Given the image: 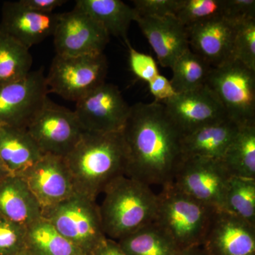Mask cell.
<instances>
[{"label":"cell","instance_id":"cell-1","mask_svg":"<svg viewBox=\"0 0 255 255\" xmlns=\"http://www.w3.org/2000/svg\"><path fill=\"white\" fill-rule=\"evenodd\" d=\"M122 132L127 149L126 176L150 187L173 182L183 159V134L163 104L130 106Z\"/></svg>","mask_w":255,"mask_h":255},{"label":"cell","instance_id":"cell-2","mask_svg":"<svg viewBox=\"0 0 255 255\" xmlns=\"http://www.w3.org/2000/svg\"><path fill=\"white\" fill-rule=\"evenodd\" d=\"M76 194L97 201L105 188L126 175L127 149L122 131H84L65 157Z\"/></svg>","mask_w":255,"mask_h":255},{"label":"cell","instance_id":"cell-3","mask_svg":"<svg viewBox=\"0 0 255 255\" xmlns=\"http://www.w3.org/2000/svg\"><path fill=\"white\" fill-rule=\"evenodd\" d=\"M102 194L105 196L99 211L104 233L109 239L118 241L155 221L157 196L143 183L121 176Z\"/></svg>","mask_w":255,"mask_h":255},{"label":"cell","instance_id":"cell-4","mask_svg":"<svg viewBox=\"0 0 255 255\" xmlns=\"http://www.w3.org/2000/svg\"><path fill=\"white\" fill-rule=\"evenodd\" d=\"M157 196V223L182 250L201 246L217 209L179 190L173 183L162 187Z\"/></svg>","mask_w":255,"mask_h":255},{"label":"cell","instance_id":"cell-5","mask_svg":"<svg viewBox=\"0 0 255 255\" xmlns=\"http://www.w3.org/2000/svg\"><path fill=\"white\" fill-rule=\"evenodd\" d=\"M42 217L86 255L107 239L96 201L75 194L44 211Z\"/></svg>","mask_w":255,"mask_h":255},{"label":"cell","instance_id":"cell-6","mask_svg":"<svg viewBox=\"0 0 255 255\" xmlns=\"http://www.w3.org/2000/svg\"><path fill=\"white\" fill-rule=\"evenodd\" d=\"M206 86L240 127L255 124V71L233 60L211 68Z\"/></svg>","mask_w":255,"mask_h":255},{"label":"cell","instance_id":"cell-7","mask_svg":"<svg viewBox=\"0 0 255 255\" xmlns=\"http://www.w3.org/2000/svg\"><path fill=\"white\" fill-rule=\"evenodd\" d=\"M107 71L108 63L104 53L82 56L56 55L46 76L48 93L76 103L105 83Z\"/></svg>","mask_w":255,"mask_h":255},{"label":"cell","instance_id":"cell-8","mask_svg":"<svg viewBox=\"0 0 255 255\" xmlns=\"http://www.w3.org/2000/svg\"><path fill=\"white\" fill-rule=\"evenodd\" d=\"M26 129L43 154L63 157L71 152L85 131L74 111L49 98Z\"/></svg>","mask_w":255,"mask_h":255},{"label":"cell","instance_id":"cell-9","mask_svg":"<svg viewBox=\"0 0 255 255\" xmlns=\"http://www.w3.org/2000/svg\"><path fill=\"white\" fill-rule=\"evenodd\" d=\"M231 177L222 160L191 157L182 159L172 183L179 190L202 204L223 210Z\"/></svg>","mask_w":255,"mask_h":255},{"label":"cell","instance_id":"cell-10","mask_svg":"<svg viewBox=\"0 0 255 255\" xmlns=\"http://www.w3.org/2000/svg\"><path fill=\"white\" fill-rule=\"evenodd\" d=\"M43 68L0 85V125L26 128L48 97Z\"/></svg>","mask_w":255,"mask_h":255},{"label":"cell","instance_id":"cell-11","mask_svg":"<svg viewBox=\"0 0 255 255\" xmlns=\"http://www.w3.org/2000/svg\"><path fill=\"white\" fill-rule=\"evenodd\" d=\"M53 37L56 55L62 56L102 54L110 41L105 30L75 6L70 11L60 13Z\"/></svg>","mask_w":255,"mask_h":255},{"label":"cell","instance_id":"cell-12","mask_svg":"<svg viewBox=\"0 0 255 255\" xmlns=\"http://www.w3.org/2000/svg\"><path fill=\"white\" fill-rule=\"evenodd\" d=\"M130 108L118 87L105 82L77 102L74 112L85 131L112 132L123 130Z\"/></svg>","mask_w":255,"mask_h":255},{"label":"cell","instance_id":"cell-13","mask_svg":"<svg viewBox=\"0 0 255 255\" xmlns=\"http://www.w3.org/2000/svg\"><path fill=\"white\" fill-rule=\"evenodd\" d=\"M21 177L44 211L76 194L65 157L43 154Z\"/></svg>","mask_w":255,"mask_h":255},{"label":"cell","instance_id":"cell-14","mask_svg":"<svg viewBox=\"0 0 255 255\" xmlns=\"http://www.w3.org/2000/svg\"><path fill=\"white\" fill-rule=\"evenodd\" d=\"M162 104L183 136L228 117L219 101L206 85L177 94Z\"/></svg>","mask_w":255,"mask_h":255},{"label":"cell","instance_id":"cell-15","mask_svg":"<svg viewBox=\"0 0 255 255\" xmlns=\"http://www.w3.org/2000/svg\"><path fill=\"white\" fill-rule=\"evenodd\" d=\"M201 246L209 255H255V226L217 210Z\"/></svg>","mask_w":255,"mask_h":255},{"label":"cell","instance_id":"cell-16","mask_svg":"<svg viewBox=\"0 0 255 255\" xmlns=\"http://www.w3.org/2000/svg\"><path fill=\"white\" fill-rule=\"evenodd\" d=\"M237 23L217 16L187 28L189 48L217 68L233 60V46Z\"/></svg>","mask_w":255,"mask_h":255},{"label":"cell","instance_id":"cell-17","mask_svg":"<svg viewBox=\"0 0 255 255\" xmlns=\"http://www.w3.org/2000/svg\"><path fill=\"white\" fill-rule=\"evenodd\" d=\"M60 13L42 14L23 7L18 1H6L1 7L0 30L30 50L54 34Z\"/></svg>","mask_w":255,"mask_h":255},{"label":"cell","instance_id":"cell-18","mask_svg":"<svg viewBox=\"0 0 255 255\" xmlns=\"http://www.w3.org/2000/svg\"><path fill=\"white\" fill-rule=\"evenodd\" d=\"M135 21L164 68H172L178 57L189 48L187 28L175 16H137Z\"/></svg>","mask_w":255,"mask_h":255},{"label":"cell","instance_id":"cell-19","mask_svg":"<svg viewBox=\"0 0 255 255\" xmlns=\"http://www.w3.org/2000/svg\"><path fill=\"white\" fill-rule=\"evenodd\" d=\"M239 128L236 122L226 117L184 135L183 159L199 157L222 160Z\"/></svg>","mask_w":255,"mask_h":255},{"label":"cell","instance_id":"cell-20","mask_svg":"<svg viewBox=\"0 0 255 255\" xmlns=\"http://www.w3.org/2000/svg\"><path fill=\"white\" fill-rule=\"evenodd\" d=\"M0 216L28 226L42 217V209L27 183L9 174L0 180Z\"/></svg>","mask_w":255,"mask_h":255},{"label":"cell","instance_id":"cell-21","mask_svg":"<svg viewBox=\"0 0 255 255\" xmlns=\"http://www.w3.org/2000/svg\"><path fill=\"white\" fill-rule=\"evenodd\" d=\"M43 155L26 129L0 126V161L10 174L22 175Z\"/></svg>","mask_w":255,"mask_h":255},{"label":"cell","instance_id":"cell-22","mask_svg":"<svg viewBox=\"0 0 255 255\" xmlns=\"http://www.w3.org/2000/svg\"><path fill=\"white\" fill-rule=\"evenodd\" d=\"M75 6L99 23L109 36L122 38L127 44L128 31L137 17L133 7L121 0H78Z\"/></svg>","mask_w":255,"mask_h":255},{"label":"cell","instance_id":"cell-23","mask_svg":"<svg viewBox=\"0 0 255 255\" xmlns=\"http://www.w3.org/2000/svg\"><path fill=\"white\" fill-rule=\"evenodd\" d=\"M116 242L128 255H182L184 253L155 221Z\"/></svg>","mask_w":255,"mask_h":255},{"label":"cell","instance_id":"cell-24","mask_svg":"<svg viewBox=\"0 0 255 255\" xmlns=\"http://www.w3.org/2000/svg\"><path fill=\"white\" fill-rule=\"evenodd\" d=\"M222 161L231 177L255 179V124L240 127Z\"/></svg>","mask_w":255,"mask_h":255},{"label":"cell","instance_id":"cell-25","mask_svg":"<svg viewBox=\"0 0 255 255\" xmlns=\"http://www.w3.org/2000/svg\"><path fill=\"white\" fill-rule=\"evenodd\" d=\"M26 248L34 255H86L43 217L26 227Z\"/></svg>","mask_w":255,"mask_h":255},{"label":"cell","instance_id":"cell-26","mask_svg":"<svg viewBox=\"0 0 255 255\" xmlns=\"http://www.w3.org/2000/svg\"><path fill=\"white\" fill-rule=\"evenodd\" d=\"M211 67L187 48L172 65V87L177 94L195 90L206 85Z\"/></svg>","mask_w":255,"mask_h":255},{"label":"cell","instance_id":"cell-27","mask_svg":"<svg viewBox=\"0 0 255 255\" xmlns=\"http://www.w3.org/2000/svg\"><path fill=\"white\" fill-rule=\"evenodd\" d=\"M32 63L30 50L0 30V85L24 78Z\"/></svg>","mask_w":255,"mask_h":255},{"label":"cell","instance_id":"cell-28","mask_svg":"<svg viewBox=\"0 0 255 255\" xmlns=\"http://www.w3.org/2000/svg\"><path fill=\"white\" fill-rule=\"evenodd\" d=\"M223 211L255 226V179L230 178Z\"/></svg>","mask_w":255,"mask_h":255},{"label":"cell","instance_id":"cell-29","mask_svg":"<svg viewBox=\"0 0 255 255\" xmlns=\"http://www.w3.org/2000/svg\"><path fill=\"white\" fill-rule=\"evenodd\" d=\"M224 0H182L175 17L184 27H190L223 16Z\"/></svg>","mask_w":255,"mask_h":255},{"label":"cell","instance_id":"cell-30","mask_svg":"<svg viewBox=\"0 0 255 255\" xmlns=\"http://www.w3.org/2000/svg\"><path fill=\"white\" fill-rule=\"evenodd\" d=\"M233 59L255 71V18L237 23Z\"/></svg>","mask_w":255,"mask_h":255},{"label":"cell","instance_id":"cell-31","mask_svg":"<svg viewBox=\"0 0 255 255\" xmlns=\"http://www.w3.org/2000/svg\"><path fill=\"white\" fill-rule=\"evenodd\" d=\"M26 227L0 216V255H16L26 248Z\"/></svg>","mask_w":255,"mask_h":255},{"label":"cell","instance_id":"cell-32","mask_svg":"<svg viewBox=\"0 0 255 255\" xmlns=\"http://www.w3.org/2000/svg\"><path fill=\"white\" fill-rule=\"evenodd\" d=\"M127 46L128 48L129 66L132 73L147 83L152 81L159 74L155 60L150 55L134 49L129 41Z\"/></svg>","mask_w":255,"mask_h":255},{"label":"cell","instance_id":"cell-33","mask_svg":"<svg viewBox=\"0 0 255 255\" xmlns=\"http://www.w3.org/2000/svg\"><path fill=\"white\" fill-rule=\"evenodd\" d=\"M182 0H134V9L138 16H175Z\"/></svg>","mask_w":255,"mask_h":255},{"label":"cell","instance_id":"cell-34","mask_svg":"<svg viewBox=\"0 0 255 255\" xmlns=\"http://www.w3.org/2000/svg\"><path fill=\"white\" fill-rule=\"evenodd\" d=\"M223 16L238 23L255 18V0H224Z\"/></svg>","mask_w":255,"mask_h":255},{"label":"cell","instance_id":"cell-35","mask_svg":"<svg viewBox=\"0 0 255 255\" xmlns=\"http://www.w3.org/2000/svg\"><path fill=\"white\" fill-rule=\"evenodd\" d=\"M147 84L151 95L155 98V102L164 103L177 95L170 80L160 74Z\"/></svg>","mask_w":255,"mask_h":255},{"label":"cell","instance_id":"cell-36","mask_svg":"<svg viewBox=\"0 0 255 255\" xmlns=\"http://www.w3.org/2000/svg\"><path fill=\"white\" fill-rule=\"evenodd\" d=\"M18 1L23 7L42 14L53 13L55 9L67 2L65 0H19Z\"/></svg>","mask_w":255,"mask_h":255},{"label":"cell","instance_id":"cell-37","mask_svg":"<svg viewBox=\"0 0 255 255\" xmlns=\"http://www.w3.org/2000/svg\"><path fill=\"white\" fill-rule=\"evenodd\" d=\"M91 255H128L119 247L117 242L107 238Z\"/></svg>","mask_w":255,"mask_h":255},{"label":"cell","instance_id":"cell-38","mask_svg":"<svg viewBox=\"0 0 255 255\" xmlns=\"http://www.w3.org/2000/svg\"><path fill=\"white\" fill-rule=\"evenodd\" d=\"M182 255H209L201 246L193 247L184 251Z\"/></svg>","mask_w":255,"mask_h":255},{"label":"cell","instance_id":"cell-39","mask_svg":"<svg viewBox=\"0 0 255 255\" xmlns=\"http://www.w3.org/2000/svg\"><path fill=\"white\" fill-rule=\"evenodd\" d=\"M9 174H10L5 168L2 163H1V161H0V180L2 179L3 178L6 177V176L9 175Z\"/></svg>","mask_w":255,"mask_h":255},{"label":"cell","instance_id":"cell-40","mask_svg":"<svg viewBox=\"0 0 255 255\" xmlns=\"http://www.w3.org/2000/svg\"><path fill=\"white\" fill-rule=\"evenodd\" d=\"M16 255H34L32 254L31 252L28 251V249H26V248H25L24 250H23L22 251L20 252V253H18V254H17Z\"/></svg>","mask_w":255,"mask_h":255},{"label":"cell","instance_id":"cell-41","mask_svg":"<svg viewBox=\"0 0 255 255\" xmlns=\"http://www.w3.org/2000/svg\"><path fill=\"white\" fill-rule=\"evenodd\" d=\"M0 126H1V125H0Z\"/></svg>","mask_w":255,"mask_h":255}]
</instances>
